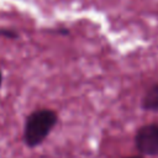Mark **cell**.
<instances>
[{"label": "cell", "instance_id": "6da1fadb", "mask_svg": "<svg viewBox=\"0 0 158 158\" xmlns=\"http://www.w3.org/2000/svg\"><path fill=\"white\" fill-rule=\"evenodd\" d=\"M58 122L56 111L49 109H40L31 112L25 121L23 142L27 147L35 148L40 146L49 135Z\"/></svg>", "mask_w": 158, "mask_h": 158}, {"label": "cell", "instance_id": "7a4b0ae2", "mask_svg": "<svg viewBox=\"0 0 158 158\" xmlns=\"http://www.w3.org/2000/svg\"><path fill=\"white\" fill-rule=\"evenodd\" d=\"M136 148L148 156L158 154V123L142 126L135 137Z\"/></svg>", "mask_w": 158, "mask_h": 158}, {"label": "cell", "instance_id": "3957f363", "mask_svg": "<svg viewBox=\"0 0 158 158\" xmlns=\"http://www.w3.org/2000/svg\"><path fill=\"white\" fill-rule=\"evenodd\" d=\"M142 107L144 110H158V83L147 89L142 99Z\"/></svg>", "mask_w": 158, "mask_h": 158}, {"label": "cell", "instance_id": "277c9868", "mask_svg": "<svg viewBox=\"0 0 158 158\" xmlns=\"http://www.w3.org/2000/svg\"><path fill=\"white\" fill-rule=\"evenodd\" d=\"M0 36L5 37V38H11V40L19 38V33L10 28H0Z\"/></svg>", "mask_w": 158, "mask_h": 158}, {"label": "cell", "instance_id": "5b68a950", "mask_svg": "<svg viewBox=\"0 0 158 158\" xmlns=\"http://www.w3.org/2000/svg\"><path fill=\"white\" fill-rule=\"evenodd\" d=\"M1 84H2V73L0 72V86H1Z\"/></svg>", "mask_w": 158, "mask_h": 158}, {"label": "cell", "instance_id": "8992f818", "mask_svg": "<svg viewBox=\"0 0 158 158\" xmlns=\"http://www.w3.org/2000/svg\"><path fill=\"white\" fill-rule=\"evenodd\" d=\"M128 158H141V157H128Z\"/></svg>", "mask_w": 158, "mask_h": 158}]
</instances>
